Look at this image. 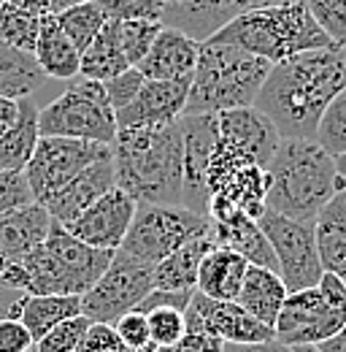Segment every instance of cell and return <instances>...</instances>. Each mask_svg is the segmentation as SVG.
<instances>
[{
	"label": "cell",
	"mask_w": 346,
	"mask_h": 352,
	"mask_svg": "<svg viewBox=\"0 0 346 352\" xmlns=\"http://www.w3.org/2000/svg\"><path fill=\"white\" fill-rule=\"evenodd\" d=\"M346 89V46L303 52L270 65L255 109L281 138H311L330 100Z\"/></svg>",
	"instance_id": "1"
},
{
	"label": "cell",
	"mask_w": 346,
	"mask_h": 352,
	"mask_svg": "<svg viewBox=\"0 0 346 352\" xmlns=\"http://www.w3.org/2000/svg\"><path fill=\"white\" fill-rule=\"evenodd\" d=\"M117 187L135 204L181 206L184 187V135L181 122L160 128L119 131L111 144Z\"/></svg>",
	"instance_id": "2"
},
{
	"label": "cell",
	"mask_w": 346,
	"mask_h": 352,
	"mask_svg": "<svg viewBox=\"0 0 346 352\" xmlns=\"http://www.w3.org/2000/svg\"><path fill=\"white\" fill-rule=\"evenodd\" d=\"M114 261V252L79 241L65 225L51 222L46 239L19 263H8L0 285L27 296H84Z\"/></svg>",
	"instance_id": "3"
},
{
	"label": "cell",
	"mask_w": 346,
	"mask_h": 352,
	"mask_svg": "<svg viewBox=\"0 0 346 352\" xmlns=\"http://www.w3.org/2000/svg\"><path fill=\"white\" fill-rule=\"evenodd\" d=\"M265 209L290 220L314 222L344 182L336 160L311 138H281L268 163Z\"/></svg>",
	"instance_id": "4"
},
{
	"label": "cell",
	"mask_w": 346,
	"mask_h": 352,
	"mask_svg": "<svg viewBox=\"0 0 346 352\" xmlns=\"http://www.w3.org/2000/svg\"><path fill=\"white\" fill-rule=\"evenodd\" d=\"M209 41L244 49L249 54L268 60L270 65L303 52L336 46L330 36L316 25L305 0H290V3L246 11L233 22H227L222 30H216Z\"/></svg>",
	"instance_id": "5"
},
{
	"label": "cell",
	"mask_w": 346,
	"mask_h": 352,
	"mask_svg": "<svg viewBox=\"0 0 346 352\" xmlns=\"http://www.w3.org/2000/svg\"><path fill=\"white\" fill-rule=\"evenodd\" d=\"M270 63L227 44L203 41L184 114H222L255 106Z\"/></svg>",
	"instance_id": "6"
},
{
	"label": "cell",
	"mask_w": 346,
	"mask_h": 352,
	"mask_svg": "<svg viewBox=\"0 0 346 352\" xmlns=\"http://www.w3.org/2000/svg\"><path fill=\"white\" fill-rule=\"evenodd\" d=\"M346 328V285L336 274H322L316 287L287 293L273 322L276 342L287 347L322 344Z\"/></svg>",
	"instance_id": "7"
},
{
	"label": "cell",
	"mask_w": 346,
	"mask_h": 352,
	"mask_svg": "<svg viewBox=\"0 0 346 352\" xmlns=\"http://www.w3.org/2000/svg\"><path fill=\"white\" fill-rule=\"evenodd\" d=\"M216 120H219V135H216L214 155H211L209 174H206L209 201H211V190L233 171H238L244 166L268 168V163L281 141L273 122L265 114H260L255 106L222 111V114H216Z\"/></svg>",
	"instance_id": "8"
},
{
	"label": "cell",
	"mask_w": 346,
	"mask_h": 352,
	"mask_svg": "<svg viewBox=\"0 0 346 352\" xmlns=\"http://www.w3.org/2000/svg\"><path fill=\"white\" fill-rule=\"evenodd\" d=\"M38 131L41 135L82 138L111 146L119 128L106 87L92 79H79L38 111Z\"/></svg>",
	"instance_id": "9"
},
{
	"label": "cell",
	"mask_w": 346,
	"mask_h": 352,
	"mask_svg": "<svg viewBox=\"0 0 346 352\" xmlns=\"http://www.w3.org/2000/svg\"><path fill=\"white\" fill-rule=\"evenodd\" d=\"M211 230V220L203 214L189 212L187 206H168V204H138L135 217L122 241V252L130 258L157 265L173 255L187 241Z\"/></svg>",
	"instance_id": "10"
},
{
	"label": "cell",
	"mask_w": 346,
	"mask_h": 352,
	"mask_svg": "<svg viewBox=\"0 0 346 352\" xmlns=\"http://www.w3.org/2000/svg\"><path fill=\"white\" fill-rule=\"evenodd\" d=\"M154 290V265L130 258L117 250L114 261L100 274V279L82 296V314L92 322L114 325Z\"/></svg>",
	"instance_id": "11"
},
{
	"label": "cell",
	"mask_w": 346,
	"mask_h": 352,
	"mask_svg": "<svg viewBox=\"0 0 346 352\" xmlns=\"http://www.w3.org/2000/svg\"><path fill=\"white\" fill-rule=\"evenodd\" d=\"M257 222L265 239L273 247V255L279 263V276H281L287 293L316 287L325 268L319 263V252H316L314 222L290 220V217L276 214L270 209H265Z\"/></svg>",
	"instance_id": "12"
},
{
	"label": "cell",
	"mask_w": 346,
	"mask_h": 352,
	"mask_svg": "<svg viewBox=\"0 0 346 352\" xmlns=\"http://www.w3.org/2000/svg\"><path fill=\"white\" fill-rule=\"evenodd\" d=\"M111 146L97 141H82V138H62V135H41L38 146L25 168L30 182L33 198L43 204L57 190H62L73 176H79L86 166H92L100 157H108Z\"/></svg>",
	"instance_id": "13"
},
{
	"label": "cell",
	"mask_w": 346,
	"mask_h": 352,
	"mask_svg": "<svg viewBox=\"0 0 346 352\" xmlns=\"http://www.w3.org/2000/svg\"><path fill=\"white\" fill-rule=\"evenodd\" d=\"M181 135H184V187L181 206L195 214L209 217V163L214 155L219 120L216 114H181Z\"/></svg>",
	"instance_id": "14"
},
{
	"label": "cell",
	"mask_w": 346,
	"mask_h": 352,
	"mask_svg": "<svg viewBox=\"0 0 346 352\" xmlns=\"http://www.w3.org/2000/svg\"><path fill=\"white\" fill-rule=\"evenodd\" d=\"M184 322L192 331L211 333L224 344H260L276 339L273 328L255 320L235 301H214L195 290L189 307L184 311Z\"/></svg>",
	"instance_id": "15"
},
{
	"label": "cell",
	"mask_w": 346,
	"mask_h": 352,
	"mask_svg": "<svg viewBox=\"0 0 346 352\" xmlns=\"http://www.w3.org/2000/svg\"><path fill=\"white\" fill-rule=\"evenodd\" d=\"M135 201L125 190L111 187L106 195H100L89 209H84L73 222L65 228L89 247L117 252L130 230V222L135 217Z\"/></svg>",
	"instance_id": "16"
},
{
	"label": "cell",
	"mask_w": 346,
	"mask_h": 352,
	"mask_svg": "<svg viewBox=\"0 0 346 352\" xmlns=\"http://www.w3.org/2000/svg\"><path fill=\"white\" fill-rule=\"evenodd\" d=\"M279 3H290V0H187L178 6H165L163 25L176 28L203 44L235 16L265 6H279Z\"/></svg>",
	"instance_id": "17"
},
{
	"label": "cell",
	"mask_w": 346,
	"mask_h": 352,
	"mask_svg": "<svg viewBox=\"0 0 346 352\" xmlns=\"http://www.w3.org/2000/svg\"><path fill=\"white\" fill-rule=\"evenodd\" d=\"M192 79L181 82H154L146 79L143 87L138 89L135 100L125 109L114 111L117 114V128L119 131H132V128H160L181 120L187 95H189Z\"/></svg>",
	"instance_id": "18"
},
{
	"label": "cell",
	"mask_w": 346,
	"mask_h": 352,
	"mask_svg": "<svg viewBox=\"0 0 346 352\" xmlns=\"http://www.w3.org/2000/svg\"><path fill=\"white\" fill-rule=\"evenodd\" d=\"M111 187H117L114 174V157H100L92 166H86L79 176H73L62 190H57L51 198L43 201L51 220L60 225L73 222L84 209H89L100 195H106Z\"/></svg>",
	"instance_id": "19"
},
{
	"label": "cell",
	"mask_w": 346,
	"mask_h": 352,
	"mask_svg": "<svg viewBox=\"0 0 346 352\" xmlns=\"http://www.w3.org/2000/svg\"><path fill=\"white\" fill-rule=\"evenodd\" d=\"M198 54H200V41L189 38L187 33H181L176 28L163 25L149 54L135 68L143 74V79L181 82V79H192L195 65H198Z\"/></svg>",
	"instance_id": "20"
},
{
	"label": "cell",
	"mask_w": 346,
	"mask_h": 352,
	"mask_svg": "<svg viewBox=\"0 0 346 352\" xmlns=\"http://www.w3.org/2000/svg\"><path fill=\"white\" fill-rule=\"evenodd\" d=\"M268 168L262 166H244L219 182L211 190L209 201V220H219L233 212H244L260 220L265 212V192H268Z\"/></svg>",
	"instance_id": "21"
},
{
	"label": "cell",
	"mask_w": 346,
	"mask_h": 352,
	"mask_svg": "<svg viewBox=\"0 0 346 352\" xmlns=\"http://www.w3.org/2000/svg\"><path fill=\"white\" fill-rule=\"evenodd\" d=\"M211 236H214L216 247H227V250L244 255L249 265L270 268L279 274L273 247L265 239V233L255 217H249L244 212H233V214H224L219 220H211Z\"/></svg>",
	"instance_id": "22"
},
{
	"label": "cell",
	"mask_w": 346,
	"mask_h": 352,
	"mask_svg": "<svg viewBox=\"0 0 346 352\" xmlns=\"http://www.w3.org/2000/svg\"><path fill=\"white\" fill-rule=\"evenodd\" d=\"M51 214L43 204H30L16 212H8L0 217V258L8 263H19L27 258L51 228Z\"/></svg>",
	"instance_id": "23"
},
{
	"label": "cell",
	"mask_w": 346,
	"mask_h": 352,
	"mask_svg": "<svg viewBox=\"0 0 346 352\" xmlns=\"http://www.w3.org/2000/svg\"><path fill=\"white\" fill-rule=\"evenodd\" d=\"M314 239L322 268L336 274L346 285V187L338 190L333 201L316 214Z\"/></svg>",
	"instance_id": "24"
},
{
	"label": "cell",
	"mask_w": 346,
	"mask_h": 352,
	"mask_svg": "<svg viewBox=\"0 0 346 352\" xmlns=\"http://www.w3.org/2000/svg\"><path fill=\"white\" fill-rule=\"evenodd\" d=\"M82 314V298L79 296H27L22 293L11 307L5 309V317L22 320L30 331L33 342L43 339L51 328L60 322Z\"/></svg>",
	"instance_id": "25"
},
{
	"label": "cell",
	"mask_w": 346,
	"mask_h": 352,
	"mask_svg": "<svg viewBox=\"0 0 346 352\" xmlns=\"http://www.w3.org/2000/svg\"><path fill=\"white\" fill-rule=\"evenodd\" d=\"M246 271H249V263L244 255L227 247H214L211 252H206L198 268V293L214 301H235Z\"/></svg>",
	"instance_id": "26"
},
{
	"label": "cell",
	"mask_w": 346,
	"mask_h": 352,
	"mask_svg": "<svg viewBox=\"0 0 346 352\" xmlns=\"http://www.w3.org/2000/svg\"><path fill=\"white\" fill-rule=\"evenodd\" d=\"M38 111L41 106L33 98L19 100L16 120L0 135V171H25L36 146H38Z\"/></svg>",
	"instance_id": "27"
},
{
	"label": "cell",
	"mask_w": 346,
	"mask_h": 352,
	"mask_svg": "<svg viewBox=\"0 0 346 352\" xmlns=\"http://www.w3.org/2000/svg\"><path fill=\"white\" fill-rule=\"evenodd\" d=\"M216 247L211 230L187 241L184 247H178L173 255L154 265V290H184V293H195L198 290V268L200 261L206 258V252H211Z\"/></svg>",
	"instance_id": "28"
},
{
	"label": "cell",
	"mask_w": 346,
	"mask_h": 352,
	"mask_svg": "<svg viewBox=\"0 0 346 352\" xmlns=\"http://www.w3.org/2000/svg\"><path fill=\"white\" fill-rule=\"evenodd\" d=\"M284 301H287V287H284L281 276L276 271H270V268L249 265L235 304H241L255 320L273 328V322H276L279 311L284 307Z\"/></svg>",
	"instance_id": "29"
},
{
	"label": "cell",
	"mask_w": 346,
	"mask_h": 352,
	"mask_svg": "<svg viewBox=\"0 0 346 352\" xmlns=\"http://www.w3.org/2000/svg\"><path fill=\"white\" fill-rule=\"evenodd\" d=\"M36 60L41 65V71L49 79H76L79 76V65H82V52L73 46V41L60 30L54 14H46L41 22V33H38V44H36Z\"/></svg>",
	"instance_id": "30"
},
{
	"label": "cell",
	"mask_w": 346,
	"mask_h": 352,
	"mask_svg": "<svg viewBox=\"0 0 346 352\" xmlns=\"http://www.w3.org/2000/svg\"><path fill=\"white\" fill-rule=\"evenodd\" d=\"M46 74L41 71L33 52H22L0 38V95L8 100L33 98L46 85Z\"/></svg>",
	"instance_id": "31"
},
{
	"label": "cell",
	"mask_w": 346,
	"mask_h": 352,
	"mask_svg": "<svg viewBox=\"0 0 346 352\" xmlns=\"http://www.w3.org/2000/svg\"><path fill=\"white\" fill-rule=\"evenodd\" d=\"M130 68L128 57L119 46L117 38V25L108 19L103 25V30L95 36V41L82 52V65H79V76L92 79V82H108L119 74H125Z\"/></svg>",
	"instance_id": "32"
},
{
	"label": "cell",
	"mask_w": 346,
	"mask_h": 352,
	"mask_svg": "<svg viewBox=\"0 0 346 352\" xmlns=\"http://www.w3.org/2000/svg\"><path fill=\"white\" fill-rule=\"evenodd\" d=\"M60 30L73 41L79 52H84L86 46L95 41V36L103 30V25L108 22V16L103 14V8L97 6V0H86L79 6H71L60 14H54Z\"/></svg>",
	"instance_id": "33"
},
{
	"label": "cell",
	"mask_w": 346,
	"mask_h": 352,
	"mask_svg": "<svg viewBox=\"0 0 346 352\" xmlns=\"http://www.w3.org/2000/svg\"><path fill=\"white\" fill-rule=\"evenodd\" d=\"M41 22H43L41 14H33V11L8 6L3 0V8H0V38L5 44H11L14 49L36 52L38 33H41Z\"/></svg>",
	"instance_id": "34"
},
{
	"label": "cell",
	"mask_w": 346,
	"mask_h": 352,
	"mask_svg": "<svg viewBox=\"0 0 346 352\" xmlns=\"http://www.w3.org/2000/svg\"><path fill=\"white\" fill-rule=\"evenodd\" d=\"M314 141H316L333 160L346 155V89H341V92L330 100V106H327L325 114L319 117Z\"/></svg>",
	"instance_id": "35"
},
{
	"label": "cell",
	"mask_w": 346,
	"mask_h": 352,
	"mask_svg": "<svg viewBox=\"0 0 346 352\" xmlns=\"http://www.w3.org/2000/svg\"><path fill=\"white\" fill-rule=\"evenodd\" d=\"M114 25H117V38L128 57L130 68H135L149 54L154 38L163 30V22H152V19H128V22H114Z\"/></svg>",
	"instance_id": "36"
},
{
	"label": "cell",
	"mask_w": 346,
	"mask_h": 352,
	"mask_svg": "<svg viewBox=\"0 0 346 352\" xmlns=\"http://www.w3.org/2000/svg\"><path fill=\"white\" fill-rule=\"evenodd\" d=\"M92 320L84 317V314H76L65 322H60L57 328H51L43 339L36 342V352H76L84 333L89 331Z\"/></svg>",
	"instance_id": "37"
},
{
	"label": "cell",
	"mask_w": 346,
	"mask_h": 352,
	"mask_svg": "<svg viewBox=\"0 0 346 352\" xmlns=\"http://www.w3.org/2000/svg\"><path fill=\"white\" fill-rule=\"evenodd\" d=\"M146 320H149L152 344H157V347H178V342L184 339V331H187L184 311L168 307L149 309Z\"/></svg>",
	"instance_id": "38"
},
{
	"label": "cell",
	"mask_w": 346,
	"mask_h": 352,
	"mask_svg": "<svg viewBox=\"0 0 346 352\" xmlns=\"http://www.w3.org/2000/svg\"><path fill=\"white\" fill-rule=\"evenodd\" d=\"M97 6L114 22H128V19L163 22V14H165L163 0H97Z\"/></svg>",
	"instance_id": "39"
},
{
	"label": "cell",
	"mask_w": 346,
	"mask_h": 352,
	"mask_svg": "<svg viewBox=\"0 0 346 352\" xmlns=\"http://www.w3.org/2000/svg\"><path fill=\"white\" fill-rule=\"evenodd\" d=\"M305 6L330 41L346 46V0H305Z\"/></svg>",
	"instance_id": "40"
},
{
	"label": "cell",
	"mask_w": 346,
	"mask_h": 352,
	"mask_svg": "<svg viewBox=\"0 0 346 352\" xmlns=\"http://www.w3.org/2000/svg\"><path fill=\"white\" fill-rule=\"evenodd\" d=\"M36 204L25 171H0V217Z\"/></svg>",
	"instance_id": "41"
},
{
	"label": "cell",
	"mask_w": 346,
	"mask_h": 352,
	"mask_svg": "<svg viewBox=\"0 0 346 352\" xmlns=\"http://www.w3.org/2000/svg\"><path fill=\"white\" fill-rule=\"evenodd\" d=\"M114 331L119 333V339L128 344L132 352H141L143 347L152 344V336H149V320L143 311L132 309L128 314H122L117 322H114Z\"/></svg>",
	"instance_id": "42"
},
{
	"label": "cell",
	"mask_w": 346,
	"mask_h": 352,
	"mask_svg": "<svg viewBox=\"0 0 346 352\" xmlns=\"http://www.w3.org/2000/svg\"><path fill=\"white\" fill-rule=\"evenodd\" d=\"M143 82H146V79H143V74H141L138 68H128L125 74H119V76L103 82L106 95H108L114 111H119V109H125L128 103H132L135 95H138V89L143 87Z\"/></svg>",
	"instance_id": "43"
},
{
	"label": "cell",
	"mask_w": 346,
	"mask_h": 352,
	"mask_svg": "<svg viewBox=\"0 0 346 352\" xmlns=\"http://www.w3.org/2000/svg\"><path fill=\"white\" fill-rule=\"evenodd\" d=\"M76 352H132V350L119 339V333L114 331V325H108V322H92Z\"/></svg>",
	"instance_id": "44"
},
{
	"label": "cell",
	"mask_w": 346,
	"mask_h": 352,
	"mask_svg": "<svg viewBox=\"0 0 346 352\" xmlns=\"http://www.w3.org/2000/svg\"><path fill=\"white\" fill-rule=\"evenodd\" d=\"M36 347L30 331L25 328L22 320L14 317H0V352H30Z\"/></svg>",
	"instance_id": "45"
},
{
	"label": "cell",
	"mask_w": 346,
	"mask_h": 352,
	"mask_svg": "<svg viewBox=\"0 0 346 352\" xmlns=\"http://www.w3.org/2000/svg\"><path fill=\"white\" fill-rule=\"evenodd\" d=\"M195 293H184V290H152L141 304H138V311H149V309H160V307H168V309H178V311H187L189 301H192Z\"/></svg>",
	"instance_id": "46"
},
{
	"label": "cell",
	"mask_w": 346,
	"mask_h": 352,
	"mask_svg": "<svg viewBox=\"0 0 346 352\" xmlns=\"http://www.w3.org/2000/svg\"><path fill=\"white\" fill-rule=\"evenodd\" d=\"M222 347H224L222 339L203 333V331H192V328H187L184 339L178 342V352H222Z\"/></svg>",
	"instance_id": "47"
},
{
	"label": "cell",
	"mask_w": 346,
	"mask_h": 352,
	"mask_svg": "<svg viewBox=\"0 0 346 352\" xmlns=\"http://www.w3.org/2000/svg\"><path fill=\"white\" fill-rule=\"evenodd\" d=\"M222 352H292V347L270 339V342H260V344H224Z\"/></svg>",
	"instance_id": "48"
},
{
	"label": "cell",
	"mask_w": 346,
	"mask_h": 352,
	"mask_svg": "<svg viewBox=\"0 0 346 352\" xmlns=\"http://www.w3.org/2000/svg\"><path fill=\"white\" fill-rule=\"evenodd\" d=\"M19 114V100H8L0 95V125H11Z\"/></svg>",
	"instance_id": "49"
},
{
	"label": "cell",
	"mask_w": 346,
	"mask_h": 352,
	"mask_svg": "<svg viewBox=\"0 0 346 352\" xmlns=\"http://www.w3.org/2000/svg\"><path fill=\"white\" fill-rule=\"evenodd\" d=\"M8 6H16V8H25V11H33V14H51L49 11V0H5Z\"/></svg>",
	"instance_id": "50"
},
{
	"label": "cell",
	"mask_w": 346,
	"mask_h": 352,
	"mask_svg": "<svg viewBox=\"0 0 346 352\" xmlns=\"http://www.w3.org/2000/svg\"><path fill=\"white\" fill-rule=\"evenodd\" d=\"M322 352H346V328L341 333H336L333 339H327V342H322V344H316Z\"/></svg>",
	"instance_id": "51"
},
{
	"label": "cell",
	"mask_w": 346,
	"mask_h": 352,
	"mask_svg": "<svg viewBox=\"0 0 346 352\" xmlns=\"http://www.w3.org/2000/svg\"><path fill=\"white\" fill-rule=\"evenodd\" d=\"M79 3H86V0H49V11L51 14H60V11H65L71 6H79Z\"/></svg>",
	"instance_id": "52"
},
{
	"label": "cell",
	"mask_w": 346,
	"mask_h": 352,
	"mask_svg": "<svg viewBox=\"0 0 346 352\" xmlns=\"http://www.w3.org/2000/svg\"><path fill=\"white\" fill-rule=\"evenodd\" d=\"M336 168H338V176H341V182H344L346 187V155L344 157H336Z\"/></svg>",
	"instance_id": "53"
},
{
	"label": "cell",
	"mask_w": 346,
	"mask_h": 352,
	"mask_svg": "<svg viewBox=\"0 0 346 352\" xmlns=\"http://www.w3.org/2000/svg\"><path fill=\"white\" fill-rule=\"evenodd\" d=\"M141 352H178V347H157V344H149V347H143Z\"/></svg>",
	"instance_id": "54"
},
{
	"label": "cell",
	"mask_w": 346,
	"mask_h": 352,
	"mask_svg": "<svg viewBox=\"0 0 346 352\" xmlns=\"http://www.w3.org/2000/svg\"><path fill=\"white\" fill-rule=\"evenodd\" d=\"M292 352H322L316 344H298V347H292Z\"/></svg>",
	"instance_id": "55"
},
{
	"label": "cell",
	"mask_w": 346,
	"mask_h": 352,
	"mask_svg": "<svg viewBox=\"0 0 346 352\" xmlns=\"http://www.w3.org/2000/svg\"><path fill=\"white\" fill-rule=\"evenodd\" d=\"M165 6H178V3H187V0H163Z\"/></svg>",
	"instance_id": "56"
},
{
	"label": "cell",
	"mask_w": 346,
	"mask_h": 352,
	"mask_svg": "<svg viewBox=\"0 0 346 352\" xmlns=\"http://www.w3.org/2000/svg\"><path fill=\"white\" fill-rule=\"evenodd\" d=\"M3 268H5V261H3V258H0V274H3Z\"/></svg>",
	"instance_id": "57"
},
{
	"label": "cell",
	"mask_w": 346,
	"mask_h": 352,
	"mask_svg": "<svg viewBox=\"0 0 346 352\" xmlns=\"http://www.w3.org/2000/svg\"><path fill=\"white\" fill-rule=\"evenodd\" d=\"M5 128H8V125H0V135H3V131H5Z\"/></svg>",
	"instance_id": "58"
},
{
	"label": "cell",
	"mask_w": 346,
	"mask_h": 352,
	"mask_svg": "<svg viewBox=\"0 0 346 352\" xmlns=\"http://www.w3.org/2000/svg\"><path fill=\"white\" fill-rule=\"evenodd\" d=\"M0 8H3V0H0Z\"/></svg>",
	"instance_id": "59"
}]
</instances>
